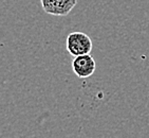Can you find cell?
<instances>
[{"mask_svg":"<svg viewBox=\"0 0 149 138\" xmlns=\"http://www.w3.org/2000/svg\"><path fill=\"white\" fill-rule=\"evenodd\" d=\"M67 51L72 56L89 54L93 48V43L89 35L84 32H72L67 36Z\"/></svg>","mask_w":149,"mask_h":138,"instance_id":"1","label":"cell"},{"mask_svg":"<svg viewBox=\"0 0 149 138\" xmlns=\"http://www.w3.org/2000/svg\"><path fill=\"white\" fill-rule=\"evenodd\" d=\"M72 69L76 77L86 79L91 77L95 72L96 63L91 54H83L74 56L72 61Z\"/></svg>","mask_w":149,"mask_h":138,"instance_id":"2","label":"cell"},{"mask_svg":"<svg viewBox=\"0 0 149 138\" xmlns=\"http://www.w3.org/2000/svg\"><path fill=\"white\" fill-rule=\"evenodd\" d=\"M42 10L54 16H67L74 9L77 0H40Z\"/></svg>","mask_w":149,"mask_h":138,"instance_id":"3","label":"cell"}]
</instances>
